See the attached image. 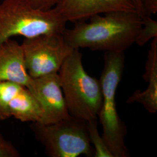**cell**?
Segmentation results:
<instances>
[{
  "label": "cell",
  "instance_id": "obj_1",
  "mask_svg": "<svg viewBox=\"0 0 157 157\" xmlns=\"http://www.w3.org/2000/svg\"><path fill=\"white\" fill-rule=\"evenodd\" d=\"M76 22L63 36L73 48L105 52L124 51L135 43L143 20L135 11H112Z\"/></svg>",
  "mask_w": 157,
  "mask_h": 157
},
{
  "label": "cell",
  "instance_id": "obj_2",
  "mask_svg": "<svg viewBox=\"0 0 157 157\" xmlns=\"http://www.w3.org/2000/svg\"><path fill=\"white\" fill-rule=\"evenodd\" d=\"M124 51L105 52L104 67L100 80L102 104L98 114L102 128V137L113 157H128L124 144L127 128L118 115L115 95L124 73Z\"/></svg>",
  "mask_w": 157,
  "mask_h": 157
},
{
  "label": "cell",
  "instance_id": "obj_3",
  "mask_svg": "<svg viewBox=\"0 0 157 157\" xmlns=\"http://www.w3.org/2000/svg\"><path fill=\"white\" fill-rule=\"evenodd\" d=\"M58 73L70 115L86 121L97 119L102 99L101 84L85 71L79 49H73Z\"/></svg>",
  "mask_w": 157,
  "mask_h": 157
},
{
  "label": "cell",
  "instance_id": "obj_4",
  "mask_svg": "<svg viewBox=\"0 0 157 157\" xmlns=\"http://www.w3.org/2000/svg\"><path fill=\"white\" fill-rule=\"evenodd\" d=\"M67 23L54 8L43 10L24 0H3L0 3V44L17 36L29 39L63 34Z\"/></svg>",
  "mask_w": 157,
  "mask_h": 157
},
{
  "label": "cell",
  "instance_id": "obj_5",
  "mask_svg": "<svg viewBox=\"0 0 157 157\" xmlns=\"http://www.w3.org/2000/svg\"><path fill=\"white\" fill-rule=\"evenodd\" d=\"M30 127L49 157L94 155L86 121L71 116L54 124L32 123Z\"/></svg>",
  "mask_w": 157,
  "mask_h": 157
},
{
  "label": "cell",
  "instance_id": "obj_6",
  "mask_svg": "<svg viewBox=\"0 0 157 157\" xmlns=\"http://www.w3.org/2000/svg\"><path fill=\"white\" fill-rule=\"evenodd\" d=\"M21 45L26 68L32 78L58 73L74 49L62 34L24 39Z\"/></svg>",
  "mask_w": 157,
  "mask_h": 157
},
{
  "label": "cell",
  "instance_id": "obj_7",
  "mask_svg": "<svg viewBox=\"0 0 157 157\" xmlns=\"http://www.w3.org/2000/svg\"><path fill=\"white\" fill-rule=\"evenodd\" d=\"M43 112L40 124H54L71 115L67 110L58 73L32 78L28 87Z\"/></svg>",
  "mask_w": 157,
  "mask_h": 157
},
{
  "label": "cell",
  "instance_id": "obj_8",
  "mask_svg": "<svg viewBox=\"0 0 157 157\" xmlns=\"http://www.w3.org/2000/svg\"><path fill=\"white\" fill-rule=\"evenodd\" d=\"M54 8L67 22L85 21L109 12H137L133 0H58Z\"/></svg>",
  "mask_w": 157,
  "mask_h": 157
},
{
  "label": "cell",
  "instance_id": "obj_9",
  "mask_svg": "<svg viewBox=\"0 0 157 157\" xmlns=\"http://www.w3.org/2000/svg\"><path fill=\"white\" fill-rule=\"evenodd\" d=\"M32 78L26 68L21 44L11 39L0 44V82H11L28 88Z\"/></svg>",
  "mask_w": 157,
  "mask_h": 157
},
{
  "label": "cell",
  "instance_id": "obj_10",
  "mask_svg": "<svg viewBox=\"0 0 157 157\" xmlns=\"http://www.w3.org/2000/svg\"><path fill=\"white\" fill-rule=\"evenodd\" d=\"M9 112L22 122H41L43 112L39 102L28 89L23 86L9 105Z\"/></svg>",
  "mask_w": 157,
  "mask_h": 157
},
{
  "label": "cell",
  "instance_id": "obj_11",
  "mask_svg": "<svg viewBox=\"0 0 157 157\" xmlns=\"http://www.w3.org/2000/svg\"><path fill=\"white\" fill-rule=\"evenodd\" d=\"M147 82L148 85L146 90L136 91L129 97L126 102H139L149 113H155L157 111V76L152 77Z\"/></svg>",
  "mask_w": 157,
  "mask_h": 157
},
{
  "label": "cell",
  "instance_id": "obj_12",
  "mask_svg": "<svg viewBox=\"0 0 157 157\" xmlns=\"http://www.w3.org/2000/svg\"><path fill=\"white\" fill-rule=\"evenodd\" d=\"M23 87L11 82H0V121L11 118L9 112L10 103Z\"/></svg>",
  "mask_w": 157,
  "mask_h": 157
},
{
  "label": "cell",
  "instance_id": "obj_13",
  "mask_svg": "<svg viewBox=\"0 0 157 157\" xmlns=\"http://www.w3.org/2000/svg\"><path fill=\"white\" fill-rule=\"evenodd\" d=\"M88 132L91 145L94 149V157H113L98 130L97 119L87 121Z\"/></svg>",
  "mask_w": 157,
  "mask_h": 157
},
{
  "label": "cell",
  "instance_id": "obj_14",
  "mask_svg": "<svg viewBox=\"0 0 157 157\" xmlns=\"http://www.w3.org/2000/svg\"><path fill=\"white\" fill-rule=\"evenodd\" d=\"M142 26L135 41L139 46H143L150 40L157 37V21L150 16L142 17Z\"/></svg>",
  "mask_w": 157,
  "mask_h": 157
},
{
  "label": "cell",
  "instance_id": "obj_15",
  "mask_svg": "<svg viewBox=\"0 0 157 157\" xmlns=\"http://www.w3.org/2000/svg\"><path fill=\"white\" fill-rule=\"evenodd\" d=\"M155 76H157V37L154 38L152 41L146 62L145 72L142 77L147 82Z\"/></svg>",
  "mask_w": 157,
  "mask_h": 157
},
{
  "label": "cell",
  "instance_id": "obj_16",
  "mask_svg": "<svg viewBox=\"0 0 157 157\" xmlns=\"http://www.w3.org/2000/svg\"><path fill=\"white\" fill-rule=\"evenodd\" d=\"M20 153L11 143L0 133V157H19Z\"/></svg>",
  "mask_w": 157,
  "mask_h": 157
},
{
  "label": "cell",
  "instance_id": "obj_17",
  "mask_svg": "<svg viewBox=\"0 0 157 157\" xmlns=\"http://www.w3.org/2000/svg\"><path fill=\"white\" fill-rule=\"evenodd\" d=\"M142 17H151L157 12V0H140Z\"/></svg>",
  "mask_w": 157,
  "mask_h": 157
},
{
  "label": "cell",
  "instance_id": "obj_18",
  "mask_svg": "<svg viewBox=\"0 0 157 157\" xmlns=\"http://www.w3.org/2000/svg\"><path fill=\"white\" fill-rule=\"evenodd\" d=\"M38 9L48 10L54 8L58 0H24Z\"/></svg>",
  "mask_w": 157,
  "mask_h": 157
},
{
  "label": "cell",
  "instance_id": "obj_19",
  "mask_svg": "<svg viewBox=\"0 0 157 157\" xmlns=\"http://www.w3.org/2000/svg\"><path fill=\"white\" fill-rule=\"evenodd\" d=\"M133 1L135 4L137 13L142 17V10H141V6L140 0H133Z\"/></svg>",
  "mask_w": 157,
  "mask_h": 157
}]
</instances>
